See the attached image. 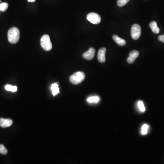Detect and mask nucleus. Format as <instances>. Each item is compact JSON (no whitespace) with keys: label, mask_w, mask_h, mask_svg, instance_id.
I'll use <instances>...</instances> for the list:
<instances>
[{"label":"nucleus","mask_w":164,"mask_h":164,"mask_svg":"<svg viewBox=\"0 0 164 164\" xmlns=\"http://www.w3.org/2000/svg\"><path fill=\"white\" fill-rule=\"evenodd\" d=\"M8 40L12 44L17 43L20 39V31L17 28H11L8 32Z\"/></svg>","instance_id":"f257e3e1"},{"label":"nucleus","mask_w":164,"mask_h":164,"mask_svg":"<svg viewBox=\"0 0 164 164\" xmlns=\"http://www.w3.org/2000/svg\"><path fill=\"white\" fill-rule=\"evenodd\" d=\"M85 78V74L82 72H76L73 74L70 77V80L71 83L73 84L77 85L81 83Z\"/></svg>","instance_id":"f03ea898"},{"label":"nucleus","mask_w":164,"mask_h":164,"mask_svg":"<svg viewBox=\"0 0 164 164\" xmlns=\"http://www.w3.org/2000/svg\"><path fill=\"white\" fill-rule=\"evenodd\" d=\"M41 47L45 51H49L52 49L53 45L50 41L49 36L48 35H44L41 39Z\"/></svg>","instance_id":"7ed1b4c3"},{"label":"nucleus","mask_w":164,"mask_h":164,"mask_svg":"<svg viewBox=\"0 0 164 164\" xmlns=\"http://www.w3.org/2000/svg\"><path fill=\"white\" fill-rule=\"evenodd\" d=\"M141 27L139 25H133L131 29V35L132 38L134 40H137L140 38L141 35Z\"/></svg>","instance_id":"20e7f679"},{"label":"nucleus","mask_w":164,"mask_h":164,"mask_svg":"<svg viewBox=\"0 0 164 164\" xmlns=\"http://www.w3.org/2000/svg\"><path fill=\"white\" fill-rule=\"evenodd\" d=\"M87 19L91 23L94 24H98L101 22V17L97 13L91 12L87 16Z\"/></svg>","instance_id":"39448f33"},{"label":"nucleus","mask_w":164,"mask_h":164,"mask_svg":"<svg viewBox=\"0 0 164 164\" xmlns=\"http://www.w3.org/2000/svg\"><path fill=\"white\" fill-rule=\"evenodd\" d=\"M95 50L93 47H90L88 51L84 53L83 54V57L85 59L90 60L92 59L94 57Z\"/></svg>","instance_id":"423d86ee"},{"label":"nucleus","mask_w":164,"mask_h":164,"mask_svg":"<svg viewBox=\"0 0 164 164\" xmlns=\"http://www.w3.org/2000/svg\"><path fill=\"white\" fill-rule=\"evenodd\" d=\"M106 49L105 47H103L99 50L98 54V59L100 63H105V53Z\"/></svg>","instance_id":"0eeeda50"},{"label":"nucleus","mask_w":164,"mask_h":164,"mask_svg":"<svg viewBox=\"0 0 164 164\" xmlns=\"http://www.w3.org/2000/svg\"><path fill=\"white\" fill-rule=\"evenodd\" d=\"M139 53L136 50L131 51L129 54V57L127 59V62L130 64H131L134 62V60L139 56Z\"/></svg>","instance_id":"6e6552de"},{"label":"nucleus","mask_w":164,"mask_h":164,"mask_svg":"<svg viewBox=\"0 0 164 164\" xmlns=\"http://www.w3.org/2000/svg\"><path fill=\"white\" fill-rule=\"evenodd\" d=\"M13 121L11 119H0V127L2 128H7L11 126L12 125Z\"/></svg>","instance_id":"1a4fd4ad"},{"label":"nucleus","mask_w":164,"mask_h":164,"mask_svg":"<svg viewBox=\"0 0 164 164\" xmlns=\"http://www.w3.org/2000/svg\"><path fill=\"white\" fill-rule=\"evenodd\" d=\"M113 39L115 42L116 43L120 46H123L126 44V41L123 39L121 38L117 35H113Z\"/></svg>","instance_id":"9d476101"},{"label":"nucleus","mask_w":164,"mask_h":164,"mask_svg":"<svg viewBox=\"0 0 164 164\" xmlns=\"http://www.w3.org/2000/svg\"><path fill=\"white\" fill-rule=\"evenodd\" d=\"M150 26L154 33H155V34H158L160 32V29L157 26V22L155 21H153L150 23Z\"/></svg>","instance_id":"9b49d317"},{"label":"nucleus","mask_w":164,"mask_h":164,"mask_svg":"<svg viewBox=\"0 0 164 164\" xmlns=\"http://www.w3.org/2000/svg\"><path fill=\"white\" fill-rule=\"evenodd\" d=\"M51 90L52 91V93L53 96L56 95L59 92V85L57 83H54L53 84L51 87Z\"/></svg>","instance_id":"f8f14e48"},{"label":"nucleus","mask_w":164,"mask_h":164,"mask_svg":"<svg viewBox=\"0 0 164 164\" xmlns=\"http://www.w3.org/2000/svg\"><path fill=\"white\" fill-rule=\"evenodd\" d=\"M5 89L7 91L15 92L17 91L18 88H17V86H12V85H8H8H6V86H5Z\"/></svg>","instance_id":"ddd939ff"},{"label":"nucleus","mask_w":164,"mask_h":164,"mask_svg":"<svg viewBox=\"0 0 164 164\" xmlns=\"http://www.w3.org/2000/svg\"><path fill=\"white\" fill-rule=\"evenodd\" d=\"M99 100V98L98 96H92L89 97L87 99V101L89 103H98Z\"/></svg>","instance_id":"4468645a"},{"label":"nucleus","mask_w":164,"mask_h":164,"mask_svg":"<svg viewBox=\"0 0 164 164\" xmlns=\"http://www.w3.org/2000/svg\"><path fill=\"white\" fill-rule=\"evenodd\" d=\"M8 7V4L6 2H3L0 4V11H6Z\"/></svg>","instance_id":"2eb2a0df"},{"label":"nucleus","mask_w":164,"mask_h":164,"mask_svg":"<svg viewBox=\"0 0 164 164\" xmlns=\"http://www.w3.org/2000/svg\"><path fill=\"white\" fill-rule=\"evenodd\" d=\"M129 1L130 0H118L117 4L119 7H123L126 5Z\"/></svg>","instance_id":"dca6fc26"},{"label":"nucleus","mask_w":164,"mask_h":164,"mask_svg":"<svg viewBox=\"0 0 164 164\" xmlns=\"http://www.w3.org/2000/svg\"><path fill=\"white\" fill-rule=\"evenodd\" d=\"M7 150L6 147L2 144H0V154L5 155L7 154Z\"/></svg>","instance_id":"f3484780"},{"label":"nucleus","mask_w":164,"mask_h":164,"mask_svg":"<svg viewBox=\"0 0 164 164\" xmlns=\"http://www.w3.org/2000/svg\"><path fill=\"white\" fill-rule=\"evenodd\" d=\"M138 106H139V109H140V110L141 111V112L145 111V107H144V105L143 102L142 101H139L138 103Z\"/></svg>","instance_id":"a211bd4d"},{"label":"nucleus","mask_w":164,"mask_h":164,"mask_svg":"<svg viewBox=\"0 0 164 164\" xmlns=\"http://www.w3.org/2000/svg\"><path fill=\"white\" fill-rule=\"evenodd\" d=\"M148 129V126L147 125H144L141 129V133L142 134H145L147 133V130Z\"/></svg>","instance_id":"6ab92c4d"},{"label":"nucleus","mask_w":164,"mask_h":164,"mask_svg":"<svg viewBox=\"0 0 164 164\" xmlns=\"http://www.w3.org/2000/svg\"><path fill=\"white\" fill-rule=\"evenodd\" d=\"M158 40L160 41V42H162V43H164V35L159 36Z\"/></svg>","instance_id":"aec40b11"},{"label":"nucleus","mask_w":164,"mask_h":164,"mask_svg":"<svg viewBox=\"0 0 164 164\" xmlns=\"http://www.w3.org/2000/svg\"><path fill=\"white\" fill-rule=\"evenodd\" d=\"M36 0H28V1L29 2H34L36 1Z\"/></svg>","instance_id":"412c9836"}]
</instances>
